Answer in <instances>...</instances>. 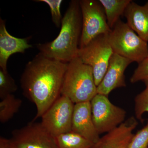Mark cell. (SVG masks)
<instances>
[{
  "label": "cell",
  "instance_id": "obj_22",
  "mask_svg": "<svg viewBox=\"0 0 148 148\" xmlns=\"http://www.w3.org/2000/svg\"><path fill=\"white\" fill-rule=\"evenodd\" d=\"M148 81V57L138 64L130 79V82L134 84L139 82Z\"/></svg>",
  "mask_w": 148,
  "mask_h": 148
},
{
  "label": "cell",
  "instance_id": "obj_1",
  "mask_svg": "<svg viewBox=\"0 0 148 148\" xmlns=\"http://www.w3.org/2000/svg\"><path fill=\"white\" fill-rule=\"evenodd\" d=\"M68 64L39 53L26 65L20 82L24 96L36 107L32 121L41 117L61 95Z\"/></svg>",
  "mask_w": 148,
  "mask_h": 148
},
{
  "label": "cell",
  "instance_id": "obj_4",
  "mask_svg": "<svg viewBox=\"0 0 148 148\" xmlns=\"http://www.w3.org/2000/svg\"><path fill=\"white\" fill-rule=\"evenodd\" d=\"M113 53L138 64L148 57V42L119 20L108 34Z\"/></svg>",
  "mask_w": 148,
  "mask_h": 148
},
{
  "label": "cell",
  "instance_id": "obj_21",
  "mask_svg": "<svg viewBox=\"0 0 148 148\" xmlns=\"http://www.w3.org/2000/svg\"><path fill=\"white\" fill-rule=\"evenodd\" d=\"M35 1L45 3L50 8L51 19L56 26L59 28L61 26L63 17L61 16L60 8L63 1L62 0H38Z\"/></svg>",
  "mask_w": 148,
  "mask_h": 148
},
{
  "label": "cell",
  "instance_id": "obj_18",
  "mask_svg": "<svg viewBox=\"0 0 148 148\" xmlns=\"http://www.w3.org/2000/svg\"><path fill=\"white\" fill-rule=\"evenodd\" d=\"M145 88L135 98V112L137 119L143 122V114L148 113V81L145 82Z\"/></svg>",
  "mask_w": 148,
  "mask_h": 148
},
{
  "label": "cell",
  "instance_id": "obj_17",
  "mask_svg": "<svg viewBox=\"0 0 148 148\" xmlns=\"http://www.w3.org/2000/svg\"><path fill=\"white\" fill-rule=\"evenodd\" d=\"M22 101L12 94L1 99L0 102V121L5 123L11 119L19 110Z\"/></svg>",
  "mask_w": 148,
  "mask_h": 148
},
{
  "label": "cell",
  "instance_id": "obj_19",
  "mask_svg": "<svg viewBox=\"0 0 148 148\" xmlns=\"http://www.w3.org/2000/svg\"><path fill=\"white\" fill-rule=\"evenodd\" d=\"M17 89V86L14 79L8 71L0 69V98H4L12 94Z\"/></svg>",
  "mask_w": 148,
  "mask_h": 148
},
{
  "label": "cell",
  "instance_id": "obj_12",
  "mask_svg": "<svg viewBox=\"0 0 148 148\" xmlns=\"http://www.w3.org/2000/svg\"><path fill=\"white\" fill-rule=\"evenodd\" d=\"M138 125L136 117H130L100 138L92 148H127L134 136L133 131Z\"/></svg>",
  "mask_w": 148,
  "mask_h": 148
},
{
  "label": "cell",
  "instance_id": "obj_15",
  "mask_svg": "<svg viewBox=\"0 0 148 148\" xmlns=\"http://www.w3.org/2000/svg\"><path fill=\"white\" fill-rule=\"evenodd\" d=\"M106 14L107 22L111 29L124 15L125 10L131 0H99Z\"/></svg>",
  "mask_w": 148,
  "mask_h": 148
},
{
  "label": "cell",
  "instance_id": "obj_2",
  "mask_svg": "<svg viewBox=\"0 0 148 148\" xmlns=\"http://www.w3.org/2000/svg\"><path fill=\"white\" fill-rule=\"evenodd\" d=\"M82 29V17L79 1L69 3L61 21L58 36L50 42L39 43V53L48 58L68 63L77 56Z\"/></svg>",
  "mask_w": 148,
  "mask_h": 148
},
{
  "label": "cell",
  "instance_id": "obj_11",
  "mask_svg": "<svg viewBox=\"0 0 148 148\" xmlns=\"http://www.w3.org/2000/svg\"><path fill=\"white\" fill-rule=\"evenodd\" d=\"M71 131L94 144L101 138L92 121L90 102L75 104Z\"/></svg>",
  "mask_w": 148,
  "mask_h": 148
},
{
  "label": "cell",
  "instance_id": "obj_13",
  "mask_svg": "<svg viewBox=\"0 0 148 148\" xmlns=\"http://www.w3.org/2000/svg\"><path fill=\"white\" fill-rule=\"evenodd\" d=\"M29 39L12 36L7 30L5 21L0 18V69L7 71V62L11 55L17 53H24L27 49L33 47L29 44Z\"/></svg>",
  "mask_w": 148,
  "mask_h": 148
},
{
  "label": "cell",
  "instance_id": "obj_7",
  "mask_svg": "<svg viewBox=\"0 0 148 148\" xmlns=\"http://www.w3.org/2000/svg\"><path fill=\"white\" fill-rule=\"evenodd\" d=\"M90 103L92 121L99 135L110 132L125 121L126 111L111 103L108 96L97 93Z\"/></svg>",
  "mask_w": 148,
  "mask_h": 148
},
{
  "label": "cell",
  "instance_id": "obj_5",
  "mask_svg": "<svg viewBox=\"0 0 148 148\" xmlns=\"http://www.w3.org/2000/svg\"><path fill=\"white\" fill-rule=\"evenodd\" d=\"M108 34L99 35L78 51V57L83 63L92 68L97 86L106 74L114 53L109 42Z\"/></svg>",
  "mask_w": 148,
  "mask_h": 148
},
{
  "label": "cell",
  "instance_id": "obj_8",
  "mask_svg": "<svg viewBox=\"0 0 148 148\" xmlns=\"http://www.w3.org/2000/svg\"><path fill=\"white\" fill-rule=\"evenodd\" d=\"M75 104L61 95L41 116V124L53 137L71 131Z\"/></svg>",
  "mask_w": 148,
  "mask_h": 148
},
{
  "label": "cell",
  "instance_id": "obj_16",
  "mask_svg": "<svg viewBox=\"0 0 148 148\" xmlns=\"http://www.w3.org/2000/svg\"><path fill=\"white\" fill-rule=\"evenodd\" d=\"M54 137L57 148H92L94 145L72 131Z\"/></svg>",
  "mask_w": 148,
  "mask_h": 148
},
{
  "label": "cell",
  "instance_id": "obj_14",
  "mask_svg": "<svg viewBox=\"0 0 148 148\" xmlns=\"http://www.w3.org/2000/svg\"><path fill=\"white\" fill-rule=\"evenodd\" d=\"M127 24L144 40L148 42V1L140 5L131 2L125 10Z\"/></svg>",
  "mask_w": 148,
  "mask_h": 148
},
{
  "label": "cell",
  "instance_id": "obj_20",
  "mask_svg": "<svg viewBox=\"0 0 148 148\" xmlns=\"http://www.w3.org/2000/svg\"><path fill=\"white\" fill-rule=\"evenodd\" d=\"M127 148H148V121L143 128L134 134Z\"/></svg>",
  "mask_w": 148,
  "mask_h": 148
},
{
  "label": "cell",
  "instance_id": "obj_10",
  "mask_svg": "<svg viewBox=\"0 0 148 148\" xmlns=\"http://www.w3.org/2000/svg\"><path fill=\"white\" fill-rule=\"evenodd\" d=\"M132 61L129 59L113 53L109 62L106 74L97 86V93L108 96L113 90L125 87L126 83L124 73Z\"/></svg>",
  "mask_w": 148,
  "mask_h": 148
},
{
  "label": "cell",
  "instance_id": "obj_9",
  "mask_svg": "<svg viewBox=\"0 0 148 148\" xmlns=\"http://www.w3.org/2000/svg\"><path fill=\"white\" fill-rule=\"evenodd\" d=\"M9 140L12 148H57L54 137L35 121L14 130Z\"/></svg>",
  "mask_w": 148,
  "mask_h": 148
},
{
  "label": "cell",
  "instance_id": "obj_23",
  "mask_svg": "<svg viewBox=\"0 0 148 148\" xmlns=\"http://www.w3.org/2000/svg\"><path fill=\"white\" fill-rule=\"evenodd\" d=\"M0 148H12L11 146L9 140L6 138H0Z\"/></svg>",
  "mask_w": 148,
  "mask_h": 148
},
{
  "label": "cell",
  "instance_id": "obj_6",
  "mask_svg": "<svg viewBox=\"0 0 148 148\" xmlns=\"http://www.w3.org/2000/svg\"><path fill=\"white\" fill-rule=\"evenodd\" d=\"M82 17L80 48L87 45L99 35L109 34V27L103 6L96 0L79 1Z\"/></svg>",
  "mask_w": 148,
  "mask_h": 148
},
{
  "label": "cell",
  "instance_id": "obj_3",
  "mask_svg": "<svg viewBox=\"0 0 148 148\" xmlns=\"http://www.w3.org/2000/svg\"><path fill=\"white\" fill-rule=\"evenodd\" d=\"M97 94L91 67L78 56L68 63L62 83L61 95L74 103L90 102Z\"/></svg>",
  "mask_w": 148,
  "mask_h": 148
}]
</instances>
